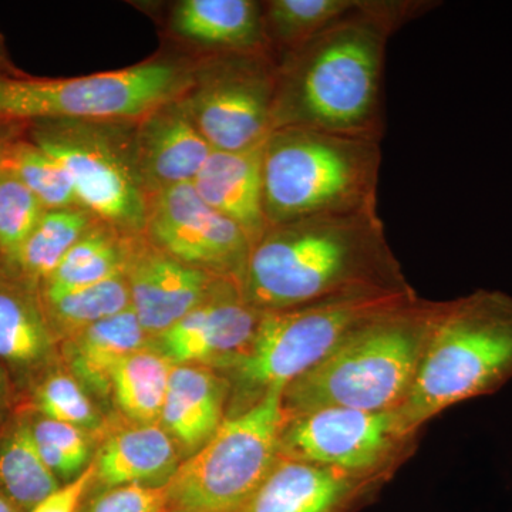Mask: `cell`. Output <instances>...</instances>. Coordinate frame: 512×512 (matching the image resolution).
<instances>
[{
  "label": "cell",
  "instance_id": "cell-1",
  "mask_svg": "<svg viewBox=\"0 0 512 512\" xmlns=\"http://www.w3.org/2000/svg\"><path fill=\"white\" fill-rule=\"evenodd\" d=\"M433 2L359 0L279 63L274 128L303 127L380 141L387 43L397 30L433 9Z\"/></svg>",
  "mask_w": 512,
  "mask_h": 512
},
{
  "label": "cell",
  "instance_id": "cell-2",
  "mask_svg": "<svg viewBox=\"0 0 512 512\" xmlns=\"http://www.w3.org/2000/svg\"><path fill=\"white\" fill-rule=\"evenodd\" d=\"M238 284L259 312L346 293L410 289L377 208L271 225L249 249Z\"/></svg>",
  "mask_w": 512,
  "mask_h": 512
},
{
  "label": "cell",
  "instance_id": "cell-3",
  "mask_svg": "<svg viewBox=\"0 0 512 512\" xmlns=\"http://www.w3.org/2000/svg\"><path fill=\"white\" fill-rule=\"evenodd\" d=\"M512 377V298L478 291L441 303L409 392L394 409L403 437Z\"/></svg>",
  "mask_w": 512,
  "mask_h": 512
},
{
  "label": "cell",
  "instance_id": "cell-4",
  "mask_svg": "<svg viewBox=\"0 0 512 512\" xmlns=\"http://www.w3.org/2000/svg\"><path fill=\"white\" fill-rule=\"evenodd\" d=\"M440 306L414 299L353 330L318 365L285 387L289 417L323 407L396 409L409 392Z\"/></svg>",
  "mask_w": 512,
  "mask_h": 512
},
{
  "label": "cell",
  "instance_id": "cell-5",
  "mask_svg": "<svg viewBox=\"0 0 512 512\" xmlns=\"http://www.w3.org/2000/svg\"><path fill=\"white\" fill-rule=\"evenodd\" d=\"M380 164V141L313 128H276L266 138L262 158L269 227L377 208Z\"/></svg>",
  "mask_w": 512,
  "mask_h": 512
},
{
  "label": "cell",
  "instance_id": "cell-6",
  "mask_svg": "<svg viewBox=\"0 0 512 512\" xmlns=\"http://www.w3.org/2000/svg\"><path fill=\"white\" fill-rule=\"evenodd\" d=\"M414 299L412 289L366 291L262 312L247 349L222 367L231 373L235 400L245 410L269 390H285L367 320Z\"/></svg>",
  "mask_w": 512,
  "mask_h": 512
},
{
  "label": "cell",
  "instance_id": "cell-7",
  "mask_svg": "<svg viewBox=\"0 0 512 512\" xmlns=\"http://www.w3.org/2000/svg\"><path fill=\"white\" fill-rule=\"evenodd\" d=\"M190 87V74L171 62H147L74 79L0 73V126L143 120L164 104L181 99Z\"/></svg>",
  "mask_w": 512,
  "mask_h": 512
},
{
  "label": "cell",
  "instance_id": "cell-8",
  "mask_svg": "<svg viewBox=\"0 0 512 512\" xmlns=\"http://www.w3.org/2000/svg\"><path fill=\"white\" fill-rule=\"evenodd\" d=\"M284 390L274 389L231 414L168 481L171 510L241 512L281 456L289 414Z\"/></svg>",
  "mask_w": 512,
  "mask_h": 512
},
{
  "label": "cell",
  "instance_id": "cell-9",
  "mask_svg": "<svg viewBox=\"0 0 512 512\" xmlns=\"http://www.w3.org/2000/svg\"><path fill=\"white\" fill-rule=\"evenodd\" d=\"M32 141L66 171L80 207L123 234H144L147 190L136 160L99 123L35 124Z\"/></svg>",
  "mask_w": 512,
  "mask_h": 512
},
{
  "label": "cell",
  "instance_id": "cell-10",
  "mask_svg": "<svg viewBox=\"0 0 512 512\" xmlns=\"http://www.w3.org/2000/svg\"><path fill=\"white\" fill-rule=\"evenodd\" d=\"M279 63L271 53H224L183 99L212 150L261 146L274 128Z\"/></svg>",
  "mask_w": 512,
  "mask_h": 512
},
{
  "label": "cell",
  "instance_id": "cell-11",
  "mask_svg": "<svg viewBox=\"0 0 512 512\" xmlns=\"http://www.w3.org/2000/svg\"><path fill=\"white\" fill-rule=\"evenodd\" d=\"M144 235L178 261L238 282L251 249L247 234L202 200L192 183L148 194Z\"/></svg>",
  "mask_w": 512,
  "mask_h": 512
},
{
  "label": "cell",
  "instance_id": "cell-12",
  "mask_svg": "<svg viewBox=\"0 0 512 512\" xmlns=\"http://www.w3.org/2000/svg\"><path fill=\"white\" fill-rule=\"evenodd\" d=\"M403 439L394 410L323 407L289 417L281 456L350 476L376 467Z\"/></svg>",
  "mask_w": 512,
  "mask_h": 512
},
{
  "label": "cell",
  "instance_id": "cell-13",
  "mask_svg": "<svg viewBox=\"0 0 512 512\" xmlns=\"http://www.w3.org/2000/svg\"><path fill=\"white\" fill-rule=\"evenodd\" d=\"M124 275L130 286L131 309L151 342L202 303L239 286L235 279L165 254L144 234L128 237Z\"/></svg>",
  "mask_w": 512,
  "mask_h": 512
},
{
  "label": "cell",
  "instance_id": "cell-14",
  "mask_svg": "<svg viewBox=\"0 0 512 512\" xmlns=\"http://www.w3.org/2000/svg\"><path fill=\"white\" fill-rule=\"evenodd\" d=\"M261 316L234 286L185 315L151 345L173 365L222 369L247 349Z\"/></svg>",
  "mask_w": 512,
  "mask_h": 512
},
{
  "label": "cell",
  "instance_id": "cell-15",
  "mask_svg": "<svg viewBox=\"0 0 512 512\" xmlns=\"http://www.w3.org/2000/svg\"><path fill=\"white\" fill-rule=\"evenodd\" d=\"M59 348L39 289L0 272V367L15 386L20 406L59 366Z\"/></svg>",
  "mask_w": 512,
  "mask_h": 512
},
{
  "label": "cell",
  "instance_id": "cell-16",
  "mask_svg": "<svg viewBox=\"0 0 512 512\" xmlns=\"http://www.w3.org/2000/svg\"><path fill=\"white\" fill-rule=\"evenodd\" d=\"M134 150L147 194L192 183L212 153L183 99L164 104L141 120Z\"/></svg>",
  "mask_w": 512,
  "mask_h": 512
},
{
  "label": "cell",
  "instance_id": "cell-17",
  "mask_svg": "<svg viewBox=\"0 0 512 512\" xmlns=\"http://www.w3.org/2000/svg\"><path fill=\"white\" fill-rule=\"evenodd\" d=\"M264 144L242 151L212 150L192 181L202 200L247 234L251 247L269 227L262 174Z\"/></svg>",
  "mask_w": 512,
  "mask_h": 512
},
{
  "label": "cell",
  "instance_id": "cell-18",
  "mask_svg": "<svg viewBox=\"0 0 512 512\" xmlns=\"http://www.w3.org/2000/svg\"><path fill=\"white\" fill-rule=\"evenodd\" d=\"M228 386V380L210 366H173L160 426L185 460L204 447L227 419Z\"/></svg>",
  "mask_w": 512,
  "mask_h": 512
},
{
  "label": "cell",
  "instance_id": "cell-19",
  "mask_svg": "<svg viewBox=\"0 0 512 512\" xmlns=\"http://www.w3.org/2000/svg\"><path fill=\"white\" fill-rule=\"evenodd\" d=\"M94 480L109 488L165 485L181 466V454L160 424H131L104 437Z\"/></svg>",
  "mask_w": 512,
  "mask_h": 512
},
{
  "label": "cell",
  "instance_id": "cell-20",
  "mask_svg": "<svg viewBox=\"0 0 512 512\" xmlns=\"http://www.w3.org/2000/svg\"><path fill=\"white\" fill-rule=\"evenodd\" d=\"M150 343L130 308L64 340L60 359L90 396L106 400L111 397V379L120 363Z\"/></svg>",
  "mask_w": 512,
  "mask_h": 512
},
{
  "label": "cell",
  "instance_id": "cell-21",
  "mask_svg": "<svg viewBox=\"0 0 512 512\" xmlns=\"http://www.w3.org/2000/svg\"><path fill=\"white\" fill-rule=\"evenodd\" d=\"M173 25L178 35L224 53H269L262 5L252 0H184Z\"/></svg>",
  "mask_w": 512,
  "mask_h": 512
},
{
  "label": "cell",
  "instance_id": "cell-22",
  "mask_svg": "<svg viewBox=\"0 0 512 512\" xmlns=\"http://www.w3.org/2000/svg\"><path fill=\"white\" fill-rule=\"evenodd\" d=\"M350 485L348 474L279 456L241 512H333Z\"/></svg>",
  "mask_w": 512,
  "mask_h": 512
},
{
  "label": "cell",
  "instance_id": "cell-23",
  "mask_svg": "<svg viewBox=\"0 0 512 512\" xmlns=\"http://www.w3.org/2000/svg\"><path fill=\"white\" fill-rule=\"evenodd\" d=\"M59 487L37 450L28 410L20 407L0 429V493L20 512H30Z\"/></svg>",
  "mask_w": 512,
  "mask_h": 512
},
{
  "label": "cell",
  "instance_id": "cell-24",
  "mask_svg": "<svg viewBox=\"0 0 512 512\" xmlns=\"http://www.w3.org/2000/svg\"><path fill=\"white\" fill-rule=\"evenodd\" d=\"M94 221L82 207L47 210L16 255L0 265V272L40 289Z\"/></svg>",
  "mask_w": 512,
  "mask_h": 512
},
{
  "label": "cell",
  "instance_id": "cell-25",
  "mask_svg": "<svg viewBox=\"0 0 512 512\" xmlns=\"http://www.w3.org/2000/svg\"><path fill=\"white\" fill-rule=\"evenodd\" d=\"M130 235L97 221L40 286V296L50 298L124 274Z\"/></svg>",
  "mask_w": 512,
  "mask_h": 512
},
{
  "label": "cell",
  "instance_id": "cell-26",
  "mask_svg": "<svg viewBox=\"0 0 512 512\" xmlns=\"http://www.w3.org/2000/svg\"><path fill=\"white\" fill-rule=\"evenodd\" d=\"M173 363L153 345L120 363L111 379V397L131 424H160Z\"/></svg>",
  "mask_w": 512,
  "mask_h": 512
},
{
  "label": "cell",
  "instance_id": "cell-27",
  "mask_svg": "<svg viewBox=\"0 0 512 512\" xmlns=\"http://www.w3.org/2000/svg\"><path fill=\"white\" fill-rule=\"evenodd\" d=\"M357 6L359 0H271L262 3L269 53L276 46L284 60L333 23L346 18Z\"/></svg>",
  "mask_w": 512,
  "mask_h": 512
},
{
  "label": "cell",
  "instance_id": "cell-28",
  "mask_svg": "<svg viewBox=\"0 0 512 512\" xmlns=\"http://www.w3.org/2000/svg\"><path fill=\"white\" fill-rule=\"evenodd\" d=\"M47 320L59 343L101 320L131 308L130 286L120 274L100 284L42 298Z\"/></svg>",
  "mask_w": 512,
  "mask_h": 512
},
{
  "label": "cell",
  "instance_id": "cell-29",
  "mask_svg": "<svg viewBox=\"0 0 512 512\" xmlns=\"http://www.w3.org/2000/svg\"><path fill=\"white\" fill-rule=\"evenodd\" d=\"M20 407L46 419L70 424L86 431L89 436L103 433L106 427L93 397L66 367L60 365L33 387Z\"/></svg>",
  "mask_w": 512,
  "mask_h": 512
},
{
  "label": "cell",
  "instance_id": "cell-30",
  "mask_svg": "<svg viewBox=\"0 0 512 512\" xmlns=\"http://www.w3.org/2000/svg\"><path fill=\"white\" fill-rule=\"evenodd\" d=\"M0 165L12 171L46 210L80 207L66 171L32 140H0Z\"/></svg>",
  "mask_w": 512,
  "mask_h": 512
},
{
  "label": "cell",
  "instance_id": "cell-31",
  "mask_svg": "<svg viewBox=\"0 0 512 512\" xmlns=\"http://www.w3.org/2000/svg\"><path fill=\"white\" fill-rule=\"evenodd\" d=\"M26 410L37 450L59 481L69 483L90 467L92 446L86 431Z\"/></svg>",
  "mask_w": 512,
  "mask_h": 512
},
{
  "label": "cell",
  "instance_id": "cell-32",
  "mask_svg": "<svg viewBox=\"0 0 512 512\" xmlns=\"http://www.w3.org/2000/svg\"><path fill=\"white\" fill-rule=\"evenodd\" d=\"M46 211L22 181L0 165V265L16 255Z\"/></svg>",
  "mask_w": 512,
  "mask_h": 512
},
{
  "label": "cell",
  "instance_id": "cell-33",
  "mask_svg": "<svg viewBox=\"0 0 512 512\" xmlns=\"http://www.w3.org/2000/svg\"><path fill=\"white\" fill-rule=\"evenodd\" d=\"M170 507L168 485H121L109 488L86 512H164Z\"/></svg>",
  "mask_w": 512,
  "mask_h": 512
},
{
  "label": "cell",
  "instance_id": "cell-34",
  "mask_svg": "<svg viewBox=\"0 0 512 512\" xmlns=\"http://www.w3.org/2000/svg\"><path fill=\"white\" fill-rule=\"evenodd\" d=\"M96 477V468L90 464L84 473L79 477L60 485L52 494L47 495L45 500L40 501L30 512H77L82 503L84 494L89 490L90 484Z\"/></svg>",
  "mask_w": 512,
  "mask_h": 512
},
{
  "label": "cell",
  "instance_id": "cell-35",
  "mask_svg": "<svg viewBox=\"0 0 512 512\" xmlns=\"http://www.w3.org/2000/svg\"><path fill=\"white\" fill-rule=\"evenodd\" d=\"M20 399L5 370L0 367V429L18 410Z\"/></svg>",
  "mask_w": 512,
  "mask_h": 512
},
{
  "label": "cell",
  "instance_id": "cell-36",
  "mask_svg": "<svg viewBox=\"0 0 512 512\" xmlns=\"http://www.w3.org/2000/svg\"><path fill=\"white\" fill-rule=\"evenodd\" d=\"M0 512H20L18 508L15 507L8 498L5 497L2 493H0Z\"/></svg>",
  "mask_w": 512,
  "mask_h": 512
},
{
  "label": "cell",
  "instance_id": "cell-37",
  "mask_svg": "<svg viewBox=\"0 0 512 512\" xmlns=\"http://www.w3.org/2000/svg\"><path fill=\"white\" fill-rule=\"evenodd\" d=\"M5 66V60H3L2 53H0V69Z\"/></svg>",
  "mask_w": 512,
  "mask_h": 512
},
{
  "label": "cell",
  "instance_id": "cell-38",
  "mask_svg": "<svg viewBox=\"0 0 512 512\" xmlns=\"http://www.w3.org/2000/svg\"><path fill=\"white\" fill-rule=\"evenodd\" d=\"M164 512H181V511H177V510H167V511H164Z\"/></svg>",
  "mask_w": 512,
  "mask_h": 512
}]
</instances>
